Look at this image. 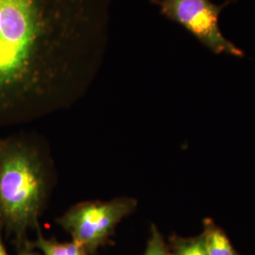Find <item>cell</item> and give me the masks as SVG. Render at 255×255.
I'll return each mask as SVG.
<instances>
[{
  "label": "cell",
  "instance_id": "obj_3",
  "mask_svg": "<svg viewBox=\"0 0 255 255\" xmlns=\"http://www.w3.org/2000/svg\"><path fill=\"white\" fill-rule=\"evenodd\" d=\"M136 207V200L128 197L107 201H83L70 207L57 222L72 236L73 241L86 252H93Z\"/></svg>",
  "mask_w": 255,
  "mask_h": 255
},
{
  "label": "cell",
  "instance_id": "obj_8",
  "mask_svg": "<svg viewBox=\"0 0 255 255\" xmlns=\"http://www.w3.org/2000/svg\"><path fill=\"white\" fill-rule=\"evenodd\" d=\"M144 255H171V253L164 243L161 233L155 225L151 226L150 237Z\"/></svg>",
  "mask_w": 255,
  "mask_h": 255
},
{
  "label": "cell",
  "instance_id": "obj_9",
  "mask_svg": "<svg viewBox=\"0 0 255 255\" xmlns=\"http://www.w3.org/2000/svg\"><path fill=\"white\" fill-rule=\"evenodd\" d=\"M1 224H0V255H9L7 253V250L4 246V243H3V240H2V236H1Z\"/></svg>",
  "mask_w": 255,
  "mask_h": 255
},
{
  "label": "cell",
  "instance_id": "obj_5",
  "mask_svg": "<svg viewBox=\"0 0 255 255\" xmlns=\"http://www.w3.org/2000/svg\"><path fill=\"white\" fill-rule=\"evenodd\" d=\"M201 235L208 255H239L224 231L219 228L213 219L203 220V233Z\"/></svg>",
  "mask_w": 255,
  "mask_h": 255
},
{
  "label": "cell",
  "instance_id": "obj_4",
  "mask_svg": "<svg viewBox=\"0 0 255 255\" xmlns=\"http://www.w3.org/2000/svg\"><path fill=\"white\" fill-rule=\"evenodd\" d=\"M234 1L216 5L211 0H151L166 18L182 25L214 53L243 57L244 51L227 40L219 27L221 10Z\"/></svg>",
  "mask_w": 255,
  "mask_h": 255
},
{
  "label": "cell",
  "instance_id": "obj_1",
  "mask_svg": "<svg viewBox=\"0 0 255 255\" xmlns=\"http://www.w3.org/2000/svg\"><path fill=\"white\" fill-rule=\"evenodd\" d=\"M112 0H0V128L71 107L100 72Z\"/></svg>",
  "mask_w": 255,
  "mask_h": 255
},
{
  "label": "cell",
  "instance_id": "obj_6",
  "mask_svg": "<svg viewBox=\"0 0 255 255\" xmlns=\"http://www.w3.org/2000/svg\"><path fill=\"white\" fill-rule=\"evenodd\" d=\"M35 245L44 255H86V251L75 241L60 243L40 236Z\"/></svg>",
  "mask_w": 255,
  "mask_h": 255
},
{
  "label": "cell",
  "instance_id": "obj_2",
  "mask_svg": "<svg viewBox=\"0 0 255 255\" xmlns=\"http://www.w3.org/2000/svg\"><path fill=\"white\" fill-rule=\"evenodd\" d=\"M46 162L27 137L0 139V224L22 238L39 228L49 189Z\"/></svg>",
  "mask_w": 255,
  "mask_h": 255
},
{
  "label": "cell",
  "instance_id": "obj_10",
  "mask_svg": "<svg viewBox=\"0 0 255 255\" xmlns=\"http://www.w3.org/2000/svg\"><path fill=\"white\" fill-rule=\"evenodd\" d=\"M19 255H37L36 254H33V253H30V252H24L22 254H20Z\"/></svg>",
  "mask_w": 255,
  "mask_h": 255
},
{
  "label": "cell",
  "instance_id": "obj_7",
  "mask_svg": "<svg viewBox=\"0 0 255 255\" xmlns=\"http://www.w3.org/2000/svg\"><path fill=\"white\" fill-rule=\"evenodd\" d=\"M171 255H208L202 235L199 237H173L171 238Z\"/></svg>",
  "mask_w": 255,
  "mask_h": 255
}]
</instances>
